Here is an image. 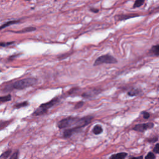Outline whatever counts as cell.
I'll use <instances>...</instances> for the list:
<instances>
[{
	"label": "cell",
	"instance_id": "1",
	"mask_svg": "<svg viewBox=\"0 0 159 159\" xmlns=\"http://www.w3.org/2000/svg\"><path fill=\"white\" fill-rule=\"evenodd\" d=\"M57 126H58L60 129H65V128H67L72 126H78L80 127L81 128L83 127L81 124L80 118L72 116H70L62 119V120H60L57 123Z\"/></svg>",
	"mask_w": 159,
	"mask_h": 159
},
{
	"label": "cell",
	"instance_id": "2",
	"mask_svg": "<svg viewBox=\"0 0 159 159\" xmlns=\"http://www.w3.org/2000/svg\"><path fill=\"white\" fill-rule=\"evenodd\" d=\"M59 100H60L58 97H55V98H53L51 101H48V102L42 104L36 111L33 113V115L36 116L44 115V114H46L47 113L48 109L54 106H55L57 103H58Z\"/></svg>",
	"mask_w": 159,
	"mask_h": 159
},
{
	"label": "cell",
	"instance_id": "3",
	"mask_svg": "<svg viewBox=\"0 0 159 159\" xmlns=\"http://www.w3.org/2000/svg\"><path fill=\"white\" fill-rule=\"evenodd\" d=\"M37 83V80L35 78H27L20 80L13 83V88L16 90H23L26 88L32 86Z\"/></svg>",
	"mask_w": 159,
	"mask_h": 159
},
{
	"label": "cell",
	"instance_id": "4",
	"mask_svg": "<svg viewBox=\"0 0 159 159\" xmlns=\"http://www.w3.org/2000/svg\"><path fill=\"white\" fill-rule=\"evenodd\" d=\"M118 62L117 59L115 57H113L109 54L103 55L97 58L94 63V66H98L103 64H116Z\"/></svg>",
	"mask_w": 159,
	"mask_h": 159
},
{
	"label": "cell",
	"instance_id": "5",
	"mask_svg": "<svg viewBox=\"0 0 159 159\" xmlns=\"http://www.w3.org/2000/svg\"><path fill=\"white\" fill-rule=\"evenodd\" d=\"M154 126V124L153 122H147V123H143V124H138L135 125L133 127V130L143 132L148 129H152Z\"/></svg>",
	"mask_w": 159,
	"mask_h": 159
},
{
	"label": "cell",
	"instance_id": "6",
	"mask_svg": "<svg viewBox=\"0 0 159 159\" xmlns=\"http://www.w3.org/2000/svg\"><path fill=\"white\" fill-rule=\"evenodd\" d=\"M82 129V128H81L80 127L76 126V127L70 128V129H66L63 132L64 138L66 139L71 138L74 134L78 133V132H79L80 131H81Z\"/></svg>",
	"mask_w": 159,
	"mask_h": 159
},
{
	"label": "cell",
	"instance_id": "7",
	"mask_svg": "<svg viewBox=\"0 0 159 159\" xmlns=\"http://www.w3.org/2000/svg\"><path fill=\"white\" fill-rule=\"evenodd\" d=\"M101 91H102V90L100 89L90 90L86 92H84L82 95V96L83 97V98H91L99 95Z\"/></svg>",
	"mask_w": 159,
	"mask_h": 159
},
{
	"label": "cell",
	"instance_id": "8",
	"mask_svg": "<svg viewBox=\"0 0 159 159\" xmlns=\"http://www.w3.org/2000/svg\"><path fill=\"white\" fill-rule=\"evenodd\" d=\"M140 15L138 14H130V15H118L116 16L117 20L118 21H123V20H126L127 19L130 18H133V17H138Z\"/></svg>",
	"mask_w": 159,
	"mask_h": 159
},
{
	"label": "cell",
	"instance_id": "9",
	"mask_svg": "<svg viewBox=\"0 0 159 159\" xmlns=\"http://www.w3.org/2000/svg\"><path fill=\"white\" fill-rule=\"evenodd\" d=\"M127 155L128 154L126 152H120L113 154V155L110 156L109 159H125Z\"/></svg>",
	"mask_w": 159,
	"mask_h": 159
},
{
	"label": "cell",
	"instance_id": "10",
	"mask_svg": "<svg viewBox=\"0 0 159 159\" xmlns=\"http://www.w3.org/2000/svg\"><path fill=\"white\" fill-rule=\"evenodd\" d=\"M103 127L100 124H96V126H95L93 129V130H92L93 133L95 135L101 134L103 132Z\"/></svg>",
	"mask_w": 159,
	"mask_h": 159
},
{
	"label": "cell",
	"instance_id": "11",
	"mask_svg": "<svg viewBox=\"0 0 159 159\" xmlns=\"http://www.w3.org/2000/svg\"><path fill=\"white\" fill-rule=\"evenodd\" d=\"M141 93V90H139V88H132L129 91L127 92V95L129 96H138Z\"/></svg>",
	"mask_w": 159,
	"mask_h": 159
},
{
	"label": "cell",
	"instance_id": "12",
	"mask_svg": "<svg viewBox=\"0 0 159 159\" xmlns=\"http://www.w3.org/2000/svg\"><path fill=\"white\" fill-rule=\"evenodd\" d=\"M150 54H152L153 55L155 56H158L159 54V46L158 45H156L153 46L151 49L150 50Z\"/></svg>",
	"mask_w": 159,
	"mask_h": 159
},
{
	"label": "cell",
	"instance_id": "13",
	"mask_svg": "<svg viewBox=\"0 0 159 159\" xmlns=\"http://www.w3.org/2000/svg\"><path fill=\"white\" fill-rule=\"evenodd\" d=\"M36 30V28H34V27H28V28H26L22 29V30H19V31H17V32H15L16 33H26V32H32V31H34V30Z\"/></svg>",
	"mask_w": 159,
	"mask_h": 159
},
{
	"label": "cell",
	"instance_id": "14",
	"mask_svg": "<svg viewBox=\"0 0 159 159\" xmlns=\"http://www.w3.org/2000/svg\"><path fill=\"white\" fill-rule=\"evenodd\" d=\"M19 22V21H10L7 22V23H6L5 24H3L1 26H0V29H4L6 27H8V26H10L12 24H16V23H18Z\"/></svg>",
	"mask_w": 159,
	"mask_h": 159
},
{
	"label": "cell",
	"instance_id": "15",
	"mask_svg": "<svg viewBox=\"0 0 159 159\" xmlns=\"http://www.w3.org/2000/svg\"><path fill=\"white\" fill-rule=\"evenodd\" d=\"M11 153V150H8V151H6V152H4L3 153L1 156H0V159H7L8 157L10 156V154Z\"/></svg>",
	"mask_w": 159,
	"mask_h": 159
},
{
	"label": "cell",
	"instance_id": "16",
	"mask_svg": "<svg viewBox=\"0 0 159 159\" xmlns=\"http://www.w3.org/2000/svg\"><path fill=\"white\" fill-rule=\"evenodd\" d=\"M11 100V96L10 95H8L0 97V102H6Z\"/></svg>",
	"mask_w": 159,
	"mask_h": 159
},
{
	"label": "cell",
	"instance_id": "17",
	"mask_svg": "<svg viewBox=\"0 0 159 159\" xmlns=\"http://www.w3.org/2000/svg\"><path fill=\"white\" fill-rule=\"evenodd\" d=\"M144 3V0H138V1H135L133 5V8L140 7Z\"/></svg>",
	"mask_w": 159,
	"mask_h": 159
},
{
	"label": "cell",
	"instance_id": "18",
	"mask_svg": "<svg viewBox=\"0 0 159 159\" xmlns=\"http://www.w3.org/2000/svg\"><path fill=\"white\" fill-rule=\"evenodd\" d=\"M156 156L155 153H153L152 152H149L146 156L145 157V159H156Z\"/></svg>",
	"mask_w": 159,
	"mask_h": 159
},
{
	"label": "cell",
	"instance_id": "19",
	"mask_svg": "<svg viewBox=\"0 0 159 159\" xmlns=\"http://www.w3.org/2000/svg\"><path fill=\"white\" fill-rule=\"evenodd\" d=\"M28 104H29L28 102H27V101H24V102H23V103L16 104L15 106V107L16 108H22V107L26 106H28Z\"/></svg>",
	"mask_w": 159,
	"mask_h": 159
},
{
	"label": "cell",
	"instance_id": "20",
	"mask_svg": "<svg viewBox=\"0 0 159 159\" xmlns=\"http://www.w3.org/2000/svg\"><path fill=\"white\" fill-rule=\"evenodd\" d=\"M19 158V151H16L12 153V155L10 159H18Z\"/></svg>",
	"mask_w": 159,
	"mask_h": 159
},
{
	"label": "cell",
	"instance_id": "21",
	"mask_svg": "<svg viewBox=\"0 0 159 159\" xmlns=\"http://www.w3.org/2000/svg\"><path fill=\"white\" fill-rule=\"evenodd\" d=\"M153 153H156V154H158L159 153V144L158 143H157L156 146L154 147L153 149Z\"/></svg>",
	"mask_w": 159,
	"mask_h": 159
},
{
	"label": "cell",
	"instance_id": "22",
	"mask_svg": "<svg viewBox=\"0 0 159 159\" xmlns=\"http://www.w3.org/2000/svg\"><path fill=\"white\" fill-rule=\"evenodd\" d=\"M158 140V137L156 136V137H153V138H150V139H147V141L149 142H151V143H153V142H157V141Z\"/></svg>",
	"mask_w": 159,
	"mask_h": 159
},
{
	"label": "cell",
	"instance_id": "23",
	"mask_svg": "<svg viewBox=\"0 0 159 159\" xmlns=\"http://www.w3.org/2000/svg\"><path fill=\"white\" fill-rule=\"evenodd\" d=\"M84 105V102L83 101H80V102L77 103V104L75 105V109H79L82 108L83 106Z\"/></svg>",
	"mask_w": 159,
	"mask_h": 159
},
{
	"label": "cell",
	"instance_id": "24",
	"mask_svg": "<svg viewBox=\"0 0 159 159\" xmlns=\"http://www.w3.org/2000/svg\"><path fill=\"white\" fill-rule=\"evenodd\" d=\"M142 114H143V118L144 119H147L149 118V117H150L149 113H148L147 111H143V112H142Z\"/></svg>",
	"mask_w": 159,
	"mask_h": 159
},
{
	"label": "cell",
	"instance_id": "25",
	"mask_svg": "<svg viewBox=\"0 0 159 159\" xmlns=\"http://www.w3.org/2000/svg\"><path fill=\"white\" fill-rule=\"evenodd\" d=\"M14 44V42H6V43H0V46L1 47H6L8 46H10L11 44Z\"/></svg>",
	"mask_w": 159,
	"mask_h": 159
},
{
	"label": "cell",
	"instance_id": "26",
	"mask_svg": "<svg viewBox=\"0 0 159 159\" xmlns=\"http://www.w3.org/2000/svg\"><path fill=\"white\" fill-rule=\"evenodd\" d=\"M90 11L94 12V13H98L99 12V10L97 8H90Z\"/></svg>",
	"mask_w": 159,
	"mask_h": 159
},
{
	"label": "cell",
	"instance_id": "27",
	"mask_svg": "<svg viewBox=\"0 0 159 159\" xmlns=\"http://www.w3.org/2000/svg\"><path fill=\"white\" fill-rule=\"evenodd\" d=\"M129 159H144V157L142 156H141L139 157H131Z\"/></svg>",
	"mask_w": 159,
	"mask_h": 159
}]
</instances>
